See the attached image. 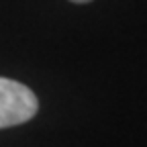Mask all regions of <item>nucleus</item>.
Returning <instances> with one entry per match:
<instances>
[{"label":"nucleus","mask_w":147,"mask_h":147,"mask_svg":"<svg viewBox=\"0 0 147 147\" xmlns=\"http://www.w3.org/2000/svg\"><path fill=\"white\" fill-rule=\"evenodd\" d=\"M37 110L39 100L31 88L16 80L0 78V129L23 125L37 115Z\"/></svg>","instance_id":"1"},{"label":"nucleus","mask_w":147,"mask_h":147,"mask_svg":"<svg viewBox=\"0 0 147 147\" xmlns=\"http://www.w3.org/2000/svg\"><path fill=\"white\" fill-rule=\"evenodd\" d=\"M69 2H76V4H84V2H90V0H69Z\"/></svg>","instance_id":"2"}]
</instances>
